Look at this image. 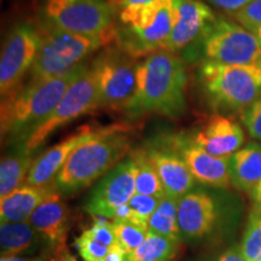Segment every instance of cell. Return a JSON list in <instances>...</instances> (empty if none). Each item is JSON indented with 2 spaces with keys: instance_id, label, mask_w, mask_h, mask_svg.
<instances>
[{
  "instance_id": "obj_16",
  "label": "cell",
  "mask_w": 261,
  "mask_h": 261,
  "mask_svg": "<svg viewBox=\"0 0 261 261\" xmlns=\"http://www.w3.org/2000/svg\"><path fill=\"white\" fill-rule=\"evenodd\" d=\"M217 220V203L208 192L191 190L178 200V224L181 240H202L214 230Z\"/></svg>"
},
{
  "instance_id": "obj_36",
  "label": "cell",
  "mask_w": 261,
  "mask_h": 261,
  "mask_svg": "<svg viewBox=\"0 0 261 261\" xmlns=\"http://www.w3.org/2000/svg\"><path fill=\"white\" fill-rule=\"evenodd\" d=\"M218 261H248L241 252L240 247H233L227 249Z\"/></svg>"
},
{
  "instance_id": "obj_4",
  "label": "cell",
  "mask_w": 261,
  "mask_h": 261,
  "mask_svg": "<svg viewBox=\"0 0 261 261\" xmlns=\"http://www.w3.org/2000/svg\"><path fill=\"white\" fill-rule=\"evenodd\" d=\"M200 80L214 107L244 112L261 97V61L252 64H221L205 61Z\"/></svg>"
},
{
  "instance_id": "obj_18",
  "label": "cell",
  "mask_w": 261,
  "mask_h": 261,
  "mask_svg": "<svg viewBox=\"0 0 261 261\" xmlns=\"http://www.w3.org/2000/svg\"><path fill=\"white\" fill-rule=\"evenodd\" d=\"M192 139L205 151L218 158H231L244 143L242 127L232 119L215 115L201 127Z\"/></svg>"
},
{
  "instance_id": "obj_35",
  "label": "cell",
  "mask_w": 261,
  "mask_h": 261,
  "mask_svg": "<svg viewBox=\"0 0 261 261\" xmlns=\"http://www.w3.org/2000/svg\"><path fill=\"white\" fill-rule=\"evenodd\" d=\"M212 4L218 8L225 10V11L236 14L241 9H243L247 4H249L252 0H210Z\"/></svg>"
},
{
  "instance_id": "obj_5",
  "label": "cell",
  "mask_w": 261,
  "mask_h": 261,
  "mask_svg": "<svg viewBox=\"0 0 261 261\" xmlns=\"http://www.w3.org/2000/svg\"><path fill=\"white\" fill-rule=\"evenodd\" d=\"M42 41L39 55L31 69V80L60 76L81 64L92 52L116 39V33L91 37L42 23Z\"/></svg>"
},
{
  "instance_id": "obj_11",
  "label": "cell",
  "mask_w": 261,
  "mask_h": 261,
  "mask_svg": "<svg viewBox=\"0 0 261 261\" xmlns=\"http://www.w3.org/2000/svg\"><path fill=\"white\" fill-rule=\"evenodd\" d=\"M137 163L132 156L117 163L92 189L85 210L93 217L113 219L116 211L136 194Z\"/></svg>"
},
{
  "instance_id": "obj_8",
  "label": "cell",
  "mask_w": 261,
  "mask_h": 261,
  "mask_svg": "<svg viewBox=\"0 0 261 261\" xmlns=\"http://www.w3.org/2000/svg\"><path fill=\"white\" fill-rule=\"evenodd\" d=\"M205 61L221 64H252L261 61V41L249 29L220 18L201 38Z\"/></svg>"
},
{
  "instance_id": "obj_28",
  "label": "cell",
  "mask_w": 261,
  "mask_h": 261,
  "mask_svg": "<svg viewBox=\"0 0 261 261\" xmlns=\"http://www.w3.org/2000/svg\"><path fill=\"white\" fill-rule=\"evenodd\" d=\"M160 198L152 196L136 194L128 201L130 210V225L142 228L148 232L149 220L158 207Z\"/></svg>"
},
{
  "instance_id": "obj_34",
  "label": "cell",
  "mask_w": 261,
  "mask_h": 261,
  "mask_svg": "<svg viewBox=\"0 0 261 261\" xmlns=\"http://www.w3.org/2000/svg\"><path fill=\"white\" fill-rule=\"evenodd\" d=\"M242 121L249 136L261 140V97L242 113Z\"/></svg>"
},
{
  "instance_id": "obj_39",
  "label": "cell",
  "mask_w": 261,
  "mask_h": 261,
  "mask_svg": "<svg viewBox=\"0 0 261 261\" xmlns=\"http://www.w3.org/2000/svg\"><path fill=\"white\" fill-rule=\"evenodd\" d=\"M252 197H253V200H254V203L261 202V182L253 190Z\"/></svg>"
},
{
  "instance_id": "obj_25",
  "label": "cell",
  "mask_w": 261,
  "mask_h": 261,
  "mask_svg": "<svg viewBox=\"0 0 261 261\" xmlns=\"http://www.w3.org/2000/svg\"><path fill=\"white\" fill-rule=\"evenodd\" d=\"M179 250V241L159 236L152 232L133 253L127 254L125 261H172Z\"/></svg>"
},
{
  "instance_id": "obj_33",
  "label": "cell",
  "mask_w": 261,
  "mask_h": 261,
  "mask_svg": "<svg viewBox=\"0 0 261 261\" xmlns=\"http://www.w3.org/2000/svg\"><path fill=\"white\" fill-rule=\"evenodd\" d=\"M232 16L238 23L249 31L261 28V0H252Z\"/></svg>"
},
{
  "instance_id": "obj_24",
  "label": "cell",
  "mask_w": 261,
  "mask_h": 261,
  "mask_svg": "<svg viewBox=\"0 0 261 261\" xmlns=\"http://www.w3.org/2000/svg\"><path fill=\"white\" fill-rule=\"evenodd\" d=\"M148 231L180 242L181 236L178 224V198L168 195L160 198L158 207L149 220Z\"/></svg>"
},
{
  "instance_id": "obj_42",
  "label": "cell",
  "mask_w": 261,
  "mask_h": 261,
  "mask_svg": "<svg viewBox=\"0 0 261 261\" xmlns=\"http://www.w3.org/2000/svg\"><path fill=\"white\" fill-rule=\"evenodd\" d=\"M254 34L256 35L257 38H259V40L261 41V28H257V29H254V31H252Z\"/></svg>"
},
{
  "instance_id": "obj_40",
  "label": "cell",
  "mask_w": 261,
  "mask_h": 261,
  "mask_svg": "<svg viewBox=\"0 0 261 261\" xmlns=\"http://www.w3.org/2000/svg\"><path fill=\"white\" fill-rule=\"evenodd\" d=\"M57 261H77V260H76V257L73 256V255H70L69 253L65 252L63 254H61L60 257H58V259H57Z\"/></svg>"
},
{
  "instance_id": "obj_27",
  "label": "cell",
  "mask_w": 261,
  "mask_h": 261,
  "mask_svg": "<svg viewBox=\"0 0 261 261\" xmlns=\"http://www.w3.org/2000/svg\"><path fill=\"white\" fill-rule=\"evenodd\" d=\"M240 248L248 261H261V213L252 212Z\"/></svg>"
},
{
  "instance_id": "obj_6",
  "label": "cell",
  "mask_w": 261,
  "mask_h": 261,
  "mask_svg": "<svg viewBox=\"0 0 261 261\" xmlns=\"http://www.w3.org/2000/svg\"><path fill=\"white\" fill-rule=\"evenodd\" d=\"M42 23L77 34L102 37L114 34L116 6L110 0H45Z\"/></svg>"
},
{
  "instance_id": "obj_43",
  "label": "cell",
  "mask_w": 261,
  "mask_h": 261,
  "mask_svg": "<svg viewBox=\"0 0 261 261\" xmlns=\"http://www.w3.org/2000/svg\"><path fill=\"white\" fill-rule=\"evenodd\" d=\"M0 261H10V256H2V260Z\"/></svg>"
},
{
  "instance_id": "obj_2",
  "label": "cell",
  "mask_w": 261,
  "mask_h": 261,
  "mask_svg": "<svg viewBox=\"0 0 261 261\" xmlns=\"http://www.w3.org/2000/svg\"><path fill=\"white\" fill-rule=\"evenodd\" d=\"M89 69L81 63L60 76L31 80L2 102V136L21 144L47 120L75 81Z\"/></svg>"
},
{
  "instance_id": "obj_23",
  "label": "cell",
  "mask_w": 261,
  "mask_h": 261,
  "mask_svg": "<svg viewBox=\"0 0 261 261\" xmlns=\"http://www.w3.org/2000/svg\"><path fill=\"white\" fill-rule=\"evenodd\" d=\"M33 162V152L22 144L14 152L3 156L0 162V197H5L23 187Z\"/></svg>"
},
{
  "instance_id": "obj_15",
  "label": "cell",
  "mask_w": 261,
  "mask_h": 261,
  "mask_svg": "<svg viewBox=\"0 0 261 261\" xmlns=\"http://www.w3.org/2000/svg\"><path fill=\"white\" fill-rule=\"evenodd\" d=\"M174 23L163 50L179 52L198 40L215 21L213 11L200 0H173Z\"/></svg>"
},
{
  "instance_id": "obj_17",
  "label": "cell",
  "mask_w": 261,
  "mask_h": 261,
  "mask_svg": "<svg viewBox=\"0 0 261 261\" xmlns=\"http://www.w3.org/2000/svg\"><path fill=\"white\" fill-rule=\"evenodd\" d=\"M94 129L96 128L87 126L79 128L73 135L48 148L46 151L34 159L25 184L39 188L55 187V180L68 158L77 145L92 136Z\"/></svg>"
},
{
  "instance_id": "obj_14",
  "label": "cell",
  "mask_w": 261,
  "mask_h": 261,
  "mask_svg": "<svg viewBox=\"0 0 261 261\" xmlns=\"http://www.w3.org/2000/svg\"><path fill=\"white\" fill-rule=\"evenodd\" d=\"M146 155L161 179L166 195L180 198L195 187V178L190 169L168 142L167 137L162 136L151 140L145 148Z\"/></svg>"
},
{
  "instance_id": "obj_10",
  "label": "cell",
  "mask_w": 261,
  "mask_h": 261,
  "mask_svg": "<svg viewBox=\"0 0 261 261\" xmlns=\"http://www.w3.org/2000/svg\"><path fill=\"white\" fill-rule=\"evenodd\" d=\"M96 108H99L97 84L89 67V69L85 71L83 76H80L68 89L56 109L47 117L46 121L42 123L22 145L29 151L34 152L57 129L74 121L77 117L91 113Z\"/></svg>"
},
{
  "instance_id": "obj_37",
  "label": "cell",
  "mask_w": 261,
  "mask_h": 261,
  "mask_svg": "<svg viewBox=\"0 0 261 261\" xmlns=\"http://www.w3.org/2000/svg\"><path fill=\"white\" fill-rule=\"evenodd\" d=\"M127 253L122 249L119 244L115 243L113 247H110L109 253L104 261H125Z\"/></svg>"
},
{
  "instance_id": "obj_20",
  "label": "cell",
  "mask_w": 261,
  "mask_h": 261,
  "mask_svg": "<svg viewBox=\"0 0 261 261\" xmlns=\"http://www.w3.org/2000/svg\"><path fill=\"white\" fill-rule=\"evenodd\" d=\"M55 187L39 188L24 184L17 190L2 198L0 219L2 223H24L52 191Z\"/></svg>"
},
{
  "instance_id": "obj_38",
  "label": "cell",
  "mask_w": 261,
  "mask_h": 261,
  "mask_svg": "<svg viewBox=\"0 0 261 261\" xmlns=\"http://www.w3.org/2000/svg\"><path fill=\"white\" fill-rule=\"evenodd\" d=\"M10 261H46L42 256L34 257H21V256H10Z\"/></svg>"
},
{
  "instance_id": "obj_19",
  "label": "cell",
  "mask_w": 261,
  "mask_h": 261,
  "mask_svg": "<svg viewBox=\"0 0 261 261\" xmlns=\"http://www.w3.org/2000/svg\"><path fill=\"white\" fill-rule=\"evenodd\" d=\"M68 207L61 194L54 190L29 218V223L52 249H62L68 232Z\"/></svg>"
},
{
  "instance_id": "obj_22",
  "label": "cell",
  "mask_w": 261,
  "mask_h": 261,
  "mask_svg": "<svg viewBox=\"0 0 261 261\" xmlns=\"http://www.w3.org/2000/svg\"><path fill=\"white\" fill-rule=\"evenodd\" d=\"M42 242L46 244L29 221L0 225L2 256H18L19 254L31 253L38 249Z\"/></svg>"
},
{
  "instance_id": "obj_41",
  "label": "cell",
  "mask_w": 261,
  "mask_h": 261,
  "mask_svg": "<svg viewBox=\"0 0 261 261\" xmlns=\"http://www.w3.org/2000/svg\"><path fill=\"white\" fill-rule=\"evenodd\" d=\"M253 211L254 212H257V213H261V202H257V203H255Z\"/></svg>"
},
{
  "instance_id": "obj_26",
  "label": "cell",
  "mask_w": 261,
  "mask_h": 261,
  "mask_svg": "<svg viewBox=\"0 0 261 261\" xmlns=\"http://www.w3.org/2000/svg\"><path fill=\"white\" fill-rule=\"evenodd\" d=\"M137 163L136 175V192L137 194L152 196L156 198H162L166 195L162 187L161 179L158 172L146 155L144 149H137L129 152Z\"/></svg>"
},
{
  "instance_id": "obj_30",
  "label": "cell",
  "mask_w": 261,
  "mask_h": 261,
  "mask_svg": "<svg viewBox=\"0 0 261 261\" xmlns=\"http://www.w3.org/2000/svg\"><path fill=\"white\" fill-rule=\"evenodd\" d=\"M161 0H115L119 21L122 25L132 23L140 12L158 4Z\"/></svg>"
},
{
  "instance_id": "obj_44",
  "label": "cell",
  "mask_w": 261,
  "mask_h": 261,
  "mask_svg": "<svg viewBox=\"0 0 261 261\" xmlns=\"http://www.w3.org/2000/svg\"><path fill=\"white\" fill-rule=\"evenodd\" d=\"M110 2H112V3H113V4H114V3H115V0H110Z\"/></svg>"
},
{
  "instance_id": "obj_9",
  "label": "cell",
  "mask_w": 261,
  "mask_h": 261,
  "mask_svg": "<svg viewBox=\"0 0 261 261\" xmlns=\"http://www.w3.org/2000/svg\"><path fill=\"white\" fill-rule=\"evenodd\" d=\"M41 41V32L28 22H19L9 33L0 60L2 98L21 86L23 76L35 63Z\"/></svg>"
},
{
  "instance_id": "obj_29",
  "label": "cell",
  "mask_w": 261,
  "mask_h": 261,
  "mask_svg": "<svg viewBox=\"0 0 261 261\" xmlns=\"http://www.w3.org/2000/svg\"><path fill=\"white\" fill-rule=\"evenodd\" d=\"M114 233H115L116 243L122 248L127 254L133 253L140 244L144 242L146 231L130 224L114 223Z\"/></svg>"
},
{
  "instance_id": "obj_3",
  "label": "cell",
  "mask_w": 261,
  "mask_h": 261,
  "mask_svg": "<svg viewBox=\"0 0 261 261\" xmlns=\"http://www.w3.org/2000/svg\"><path fill=\"white\" fill-rule=\"evenodd\" d=\"M129 149L127 127L113 125L96 128L68 158L55 180V189L60 194L70 195L91 187L121 162Z\"/></svg>"
},
{
  "instance_id": "obj_32",
  "label": "cell",
  "mask_w": 261,
  "mask_h": 261,
  "mask_svg": "<svg viewBox=\"0 0 261 261\" xmlns=\"http://www.w3.org/2000/svg\"><path fill=\"white\" fill-rule=\"evenodd\" d=\"M86 236H89L97 242L104 244L107 247H113L116 243L115 233H114L113 221H108L107 218L98 217L94 224L89 230L84 232Z\"/></svg>"
},
{
  "instance_id": "obj_7",
  "label": "cell",
  "mask_w": 261,
  "mask_h": 261,
  "mask_svg": "<svg viewBox=\"0 0 261 261\" xmlns=\"http://www.w3.org/2000/svg\"><path fill=\"white\" fill-rule=\"evenodd\" d=\"M137 68L136 58L120 46L108 48L92 62L99 108L125 112L136 90Z\"/></svg>"
},
{
  "instance_id": "obj_13",
  "label": "cell",
  "mask_w": 261,
  "mask_h": 261,
  "mask_svg": "<svg viewBox=\"0 0 261 261\" xmlns=\"http://www.w3.org/2000/svg\"><path fill=\"white\" fill-rule=\"evenodd\" d=\"M174 23V5L163 6L155 17L148 23L140 25H123L116 29L119 46L130 56L146 57L148 55L163 50L166 41L171 35Z\"/></svg>"
},
{
  "instance_id": "obj_21",
  "label": "cell",
  "mask_w": 261,
  "mask_h": 261,
  "mask_svg": "<svg viewBox=\"0 0 261 261\" xmlns=\"http://www.w3.org/2000/svg\"><path fill=\"white\" fill-rule=\"evenodd\" d=\"M231 184L241 191L253 192L261 182V144L250 143L230 158Z\"/></svg>"
},
{
  "instance_id": "obj_31",
  "label": "cell",
  "mask_w": 261,
  "mask_h": 261,
  "mask_svg": "<svg viewBox=\"0 0 261 261\" xmlns=\"http://www.w3.org/2000/svg\"><path fill=\"white\" fill-rule=\"evenodd\" d=\"M75 247L85 261H104L109 253V247L97 242L84 232L75 241Z\"/></svg>"
},
{
  "instance_id": "obj_1",
  "label": "cell",
  "mask_w": 261,
  "mask_h": 261,
  "mask_svg": "<svg viewBox=\"0 0 261 261\" xmlns=\"http://www.w3.org/2000/svg\"><path fill=\"white\" fill-rule=\"evenodd\" d=\"M187 73L174 52L159 50L138 63L137 85L125 109L130 119L144 114L179 117L187 110Z\"/></svg>"
},
{
  "instance_id": "obj_12",
  "label": "cell",
  "mask_w": 261,
  "mask_h": 261,
  "mask_svg": "<svg viewBox=\"0 0 261 261\" xmlns=\"http://www.w3.org/2000/svg\"><path fill=\"white\" fill-rule=\"evenodd\" d=\"M166 137L187 163L196 181L211 188L226 189L230 187V158L211 155L198 145L190 135H169Z\"/></svg>"
}]
</instances>
